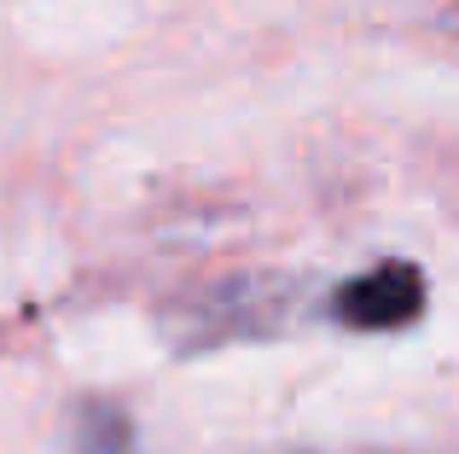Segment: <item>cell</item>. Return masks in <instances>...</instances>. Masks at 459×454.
<instances>
[{
    "instance_id": "1",
    "label": "cell",
    "mask_w": 459,
    "mask_h": 454,
    "mask_svg": "<svg viewBox=\"0 0 459 454\" xmlns=\"http://www.w3.org/2000/svg\"><path fill=\"white\" fill-rule=\"evenodd\" d=\"M425 309V280L419 268L407 262H384V268L360 274L337 292V320L343 327H360V332H390V327H407V320Z\"/></svg>"
},
{
    "instance_id": "2",
    "label": "cell",
    "mask_w": 459,
    "mask_h": 454,
    "mask_svg": "<svg viewBox=\"0 0 459 454\" xmlns=\"http://www.w3.org/2000/svg\"><path fill=\"white\" fill-rule=\"evenodd\" d=\"M76 454H134V425L111 402H88L76 420Z\"/></svg>"
}]
</instances>
